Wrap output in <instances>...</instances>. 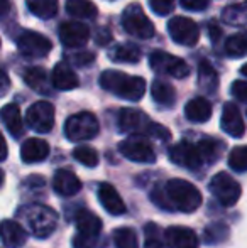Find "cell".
<instances>
[{"label": "cell", "instance_id": "obj_37", "mask_svg": "<svg viewBox=\"0 0 247 248\" xmlns=\"http://www.w3.org/2000/svg\"><path fill=\"white\" fill-rule=\"evenodd\" d=\"M146 233V248H163L166 243L165 236L161 235V230L154 223H148L144 228Z\"/></svg>", "mask_w": 247, "mask_h": 248}, {"label": "cell", "instance_id": "obj_21", "mask_svg": "<svg viewBox=\"0 0 247 248\" xmlns=\"http://www.w3.org/2000/svg\"><path fill=\"white\" fill-rule=\"evenodd\" d=\"M49 155V145L43 139H27L20 147V159L26 164H37Z\"/></svg>", "mask_w": 247, "mask_h": 248}, {"label": "cell", "instance_id": "obj_7", "mask_svg": "<svg viewBox=\"0 0 247 248\" xmlns=\"http://www.w3.org/2000/svg\"><path fill=\"white\" fill-rule=\"evenodd\" d=\"M208 187H210V193L224 206H234L242 194L241 184L232 176H229L227 172L215 174V176L212 177Z\"/></svg>", "mask_w": 247, "mask_h": 248}, {"label": "cell", "instance_id": "obj_23", "mask_svg": "<svg viewBox=\"0 0 247 248\" xmlns=\"http://www.w3.org/2000/svg\"><path fill=\"white\" fill-rule=\"evenodd\" d=\"M0 120L5 125V128L14 135V137H20L24 132V122L20 110L16 103H9L0 110Z\"/></svg>", "mask_w": 247, "mask_h": 248}, {"label": "cell", "instance_id": "obj_8", "mask_svg": "<svg viewBox=\"0 0 247 248\" xmlns=\"http://www.w3.org/2000/svg\"><path fill=\"white\" fill-rule=\"evenodd\" d=\"M149 64H151L152 71L161 73V75H168L173 78L183 79L190 75V68L181 58L169 54L165 51H154L149 56Z\"/></svg>", "mask_w": 247, "mask_h": 248}, {"label": "cell", "instance_id": "obj_33", "mask_svg": "<svg viewBox=\"0 0 247 248\" xmlns=\"http://www.w3.org/2000/svg\"><path fill=\"white\" fill-rule=\"evenodd\" d=\"M225 52L232 58L247 56V31H239L225 41Z\"/></svg>", "mask_w": 247, "mask_h": 248}, {"label": "cell", "instance_id": "obj_1", "mask_svg": "<svg viewBox=\"0 0 247 248\" xmlns=\"http://www.w3.org/2000/svg\"><path fill=\"white\" fill-rule=\"evenodd\" d=\"M100 86L105 92L129 101H139L146 93V81L141 76H131L122 71L107 69L100 75Z\"/></svg>", "mask_w": 247, "mask_h": 248}, {"label": "cell", "instance_id": "obj_10", "mask_svg": "<svg viewBox=\"0 0 247 248\" xmlns=\"http://www.w3.org/2000/svg\"><path fill=\"white\" fill-rule=\"evenodd\" d=\"M17 49L22 56L31 59L36 58H46L49 51L53 49V44L46 36L34 31H24L19 37H17Z\"/></svg>", "mask_w": 247, "mask_h": 248}, {"label": "cell", "instance_id": "obj_38", "mask_svg": "<svg viewBox=\"0 0 247 248\" xmlns=\"http://www.w3.org/2000/svg\"><path fill=\"white\" fill-rule=\"evenodd\" d=\"M229 236V228L224 223H212L207 230H205V242L214 245V243L224 242Z\"/></svg>", "mask_w": 247, "mask_h": 248}, {"label": "cell", "instance_id": "obj_27", "mask_svg": "<svg viewBox=\"0 0 247 248\" xmlns=\"http://www.w3.org/2000/svg\"><path fill=\"white\" fill-rule=\"evenodd\" d=\"M198 85L205 93H214L218 88V75L208 61L198 64Z\"/></svg>", "mask_w": 247, "mask_h": 248}, {"label": "cell", "instance_id": "obj_6", "mask_svg": "<svg viewBox=\"0 0 247 248\" xmlns=\"http://www.w3.org/2000/svg\"><path fill=\"white\" fill-rule=\"evenodd\" d=\"M122 26L131 36L139 39H151L154 36V24L148 19L141 5L132 3L122 12Z\"/></svg>", "mask_w": 247, "mask_h": 248}, {"label": "cell", "instance_id": "obj_41", "mask_svg": "<svg viewBox=\"0 0 247 248\" xmlns=\"http://www.w3.org/2000/svg\"><path fill=\"white\" fill-rule=\"evenodd\" d=\"M183 5V9L186 10H193V12H198V10H205L210 3V0H180Z\"/></svg>", "mask_w": 247, "mask_h": 248}, {"label": "cell", "instance_id": "obj_22", "mask_svg": "<svg viewBox=\"0 0 247 248\" xmlns=\"http://www.w3.org/2000/svg\"><path fill=\"white\" fill-rule=\"evenodd\" d=\"M51 83L60 92H69V90L78 88L80 79L66 62H58L53 69V75H51Z\"/></svg>", "mask_w": 247, "mask_h": 248}, {"label": "cell", "instance_id": "obj_20", "mask_svg": "<svg viewBox=\"0 0 247 248\" xmlns=\"http://www.w3.org/2000/svg\"><path fill=\"white\" fill-rule=\"evenodd\" d=\"M97 194H99L100 204H102L110 215L120 216L125 213V202L122 201L120 194L117 193V189L112 186V184H107V183L100 184Z\"/></svg>", "mask_w": 247, "mask_h": 248}, {"label": "cell", "instance_id": "obj_45", "mask_svg": "<svg viewBox=\"0 0 247 248\" xmlns=\"http://www.w3.org/2000/svg\"><path fill=\"white\" fill-rule=\"evenodd\" d=\"M80 58H75V62H78V64H85V62L92 61L95 56L92 54V52H83V54H78Z\"/></svg>", "mask_w": 247, "mask_h": 248}, {"label": "cell", "instance_id": "obj_32", "mask_svg": "<svg viewBox=\"0 0 247 248\" xmlns=\"http://www.w3.org/2000/svg\"><path fill=\"white\" fill-rule=\"evenodd\" d=\"M114 62H137L141 59V49L134 44H119L110 51Z\"/></svg>", "mask_w": 247, "mask_h": 248}, {"label": "cell", "instance_id": "obj_26", "mask_svg": "<svg viewBox=\"0 0 247 248\" xmlns=\"http://www.w3.org/2000/svg\"><path fill=\"white\" fill-rule=\"evenodd\" d=\"M151 96L161 107H173L176 101V93L169 83L161 81V79H154L151 85Z\"/></svg>", "mask_w": 247, "mask_h": 248}, {"label": "cell", "instance_id": "obj_46", "mask_svg": "<svg viewBox=\"0 0 247 248\" xmlns=\"http://www.w3.org/2000/svg\"><path fill=\"white\" fill-rule=\"evenodd\" d=\"M10 10V2L9 0H0V19L5 17Z\"/></svg>", "mask_w": 247, "mask_h": 248}, {"label": "cell", "instance_id": "obj_15", "mask_svg": "<svg viewBox=\"0 0 247 248\" xmlns=\"http://www.w3.org/2000/svg\"><path fill=\"white\" fill-rule=\"evenodd\" d=\"M220 127L225 134H229L234 139H241L246 132V124L242 120V115L239 108L234 103H225L222 110Z\"/></svg>", "mask_w": 247, "mask_h": 248}, {"label": "cell", "instance_id": "obj_28", "mask_svg": "<svg viewBox=\"0 0 247 248\" xmlns=\"http://www.w3.org/2000/svg\"><path fill=\"white\" fill-rule=\"evenodd\" d=\"M66 12L76 19H92L99 10L92 0H66Z\"/></svg>", "mask_w": 247, "mask_h": 248}, {"label": "cell", "instance_id": "obj_36", "mask_svg": "<svg viewBox=\"0 0 247 248\" xmlns=\"http://www.w3.org/2000/svg\"><path fill=\"white\" fill-rule=\"evenodd\" d=\"M229 167L235 172H246L247 170V145L232 149L229 154Z\"/></svg>", "mask_w": 247, "mask_h": 248}, {"label": "cell", "instance_id": "obj_25", "mask_svg": "<svg viewBox=\"0 0 247 248\" xmlns=\"http://www.w3.org/2000/svg\"><path fill=\"white\" fill-rule=\"evenodd\" d=\"M24 81L29 85V88H33L34 92L43 93V95H49L51 93V85L48 75L43 68H27L24 73Z\"/></svg>", "mask_w": 247, "mask_h": 248}, {"label": "cell", "instance_id": "obj_31", "mask_svg": "<svg viewBox=\"0 0 247 248\" xmlns=\"http://www.w3.org/2000/svg\"><path fill=\"white\" fill-rule=\"evenodd\" d=\"M27 9L39 19H51L58 12V0H27Z\"/></svg>", "mask_w": 247, "mask_h": 248}, {"label": "cell", "instance_id": "obj_24", "mask_svg": "<svg viewBox=\"0 0 247 248\" xmlns=\"http://www.w3.org/2000/svg\"><path fill=\"white\" fill-rule=\"evenodd\" d=\"M185 115L190 122L193 124H203V122H208L212 117V105L208 100L201 98H193L186 103L185 107Z\"/></svg>", "mask_w": 247, "mask_h": 248}, {"label": "cell", "instance_id": "obj_12", "mask_svg": "<svg viewBox=\"0 0 247 248\" xmlns=\"http://www.w3.org/2000/svg\"><path fill=\"white\" fill-rule=\"evenodd\" d=\"M169 159L178 166L185 167L190 170H198L201 166H205L203 157L200 154L197 144H191L188 140H181L178 144H175L169 149Z\"/></svg>", "mask_w": 247, "mask_h": 248}, {"label": "cell", "instance_id": "obj_9", "mask_svg": "<svg viewBox=\"0 0 247 248\" xmlns=\"http://www.w3.org/2000/svg\"><path fill=\"white\" fill-rule=\"evenodd\" d=\"M120 154L129 160L141 164H152L156 162V154L152 145L148 142L144 135H132L131 139H125L119 145Z\"/></svg>", "mask_w": 247, "mask_h": 248}, {"label": "cell", "instance_id": "obj_43", "mask_svg": "<svg viewBox=\"0 0 247 248\" xmlns=\"http://www.w3.org/2000/svg\"><path fill=\"white\" fill-rule=\"evenodd\" d=\"M10 90V79H9V75L0 68V96L7 95Z\"/></svg>", "mask_w": 247, "mask_h": 248}, {"label": "cell", "instance_id": "obj_13", "mask_svg": "<svg viewBox=\"0 0 247 248\" xmlns=\"http://www.w3.org/2000/svg\"><path fill=\"white\" fill-rule=\"evenodd\" d=\"M168 32L175 43L181 46H195L200 37L198 26L188 17H173L168 22Z\"/></svg>", "mask_w": 247, "mask_h": 248}, {"label": "cell", "instance_id": "obj_18", "mask_svg": "<svg viewBox=\"0 0 247 248\" xmlns=\"http://www.w3.org/2000/svg\"><path fill=\"white\" fill-rule=\"evenodd\" d=\"M166 245L171 248H197L198 236L193 230L185 226H169L165 232Z\"/></svg>", "mask_w": 247, "mask_h": 248}, {"label": "cell", "instance_id": "obj_49", "mask_svg": "<svg viewBox=\"0 0 247 248\" xmlns=\"http://www.w3.org/2000/svg\"><path fill=\"white\" fill-rule=\"evenodd\" d=\"M241 73H242V75H244V76H247V64L242 66V68H241Z\"/></svg>", "mask_w": 247, "mask_h": 248}, {"label": "cell", "instance_id": "obj_44", "mask_svg": "<svg viewBox=\"0 0 247 248\" xmlns=\"http://www.w3.org/2000/svg\"><path fill=\"white\" fill-rule=\"evenodd\" d=\"M7 154H9V150H7L5 139H3L2 132H0V162H2V160H5V159H7Z\"/></svg>", "mask_w": 247, "mask_h": 248}, {"label": "cell", "instance_id": "obj_39", "mask_svg": "<svg viewBox=\"0 0 247 248\" xmlns=\"http://www.w3.org/2000/svg\"><path fill=\"white\" fill-rule=\"evenodd\" d=\"M149 5L158 16H168L175 9V0H149Z\"/></svg>", "mask_w": 247, "mask_h": 248}, {"label": "cell", "instance_id": "obj_5", "mask_svg": "<svg viewBox=\"0 0 247 248\" xmlns=\"http://www.w3.org/2000/svg\"><path fill=\"white\" fill-rule=\"evenodd\" d=\"M100 130L99 120L90 111H80L66 120L65 124V135L71 142H83L97 137Z\"/></svg>", "mask_w": 247, "mask_h": 248}, {"label": "cell", "instance_id": "obj_30", "mask_svg": "<svg viewBox=\"0 0 247 248\" xmlns=\"http://www.w3.org/2000/svg\"><path fill=\"white\" fill-rule=\"evenodd\" d=\"M222 19L225 24H231V26H247V0L242 3L225 7L222 12Z\"/></svg>", "mask_w": 247, "mask_h": 248}, {"label": "cell", "instance_id": "obj_17", "mask_svg": "<svg viewBox=\"0 0 247 248\" xmlns=\"http://www.w3.org/2000/svg\"><path fill=\"white\" fill-rule=\"evenodd\" d=\"M53 189L60 196H75L82 189V181L71 169H58L53 177Z\"/></svg>", "mask_w": 247, "mask_h": 248}, {"label": "cell", "instance_id": "obj_19", "mask_svg": "<svg viewBox=\"0 0 247 248\" xmlns=\"http://www.w3.org/2000/svg\"><path fill=\"white\" fill-rule=\"evenodd\" d=\"M0 240L7 248H20L27 242V233L17 221L3 219L0 223Z\"/></svg>", "mask_w": 247, "mask_h": 248}, {"label": "cell", "instance_id": "obj_11", "mask_svg": "<svg viewBox=\"0 0 247 248\" xmlns=\"http://www.w3.org/2000/svg\"><path fill=\"white\" fill-rule=\"evenodd\" d=\"M26 122L29 128L37 134H48L54 127V107L49 101H37L31 105L26 113Z\"/></svg>", "mask_w": 247, "mask_h": 248}, {"label": "cell", "instance_id": "obj_3", "mask_svg": "<svg viewBox=\"0 0 247 248\" xmlns=\"http://www.w3.org/2000/svg\"><path fill=\"white\" fill-rule=\"evenodd\" d=\"M119 127L125 134L154 137L159 140H169L171 134L166 127L152 122L146 113L134 108H122L119 113Z\"/></svg>", "mask_w": 247, "mask_h": 248}, {"label": "cell", "instance_id": "obj_14", "mask_svg": "<svg viewBox=\"0 0 247 248\" xmlns=\"http://www.w3.org/2000/svg\"><path fill=\"white\" fill-rule=\"evenodd\" d=\"M75 225L76 235L85 236V238L99 240V235L102 232V219L97 215H93L88 209H78L75 213Z\"/></svg>", "mask_w": 247, "mask_h": 248}, {"label": "cell", "instance_id": "obj_16", "mask_svg": "<svg viewBox=\"0 0 247 248\" xmlns=\"http://www.w3.org/2000/svg\"><path fill=\"white\" fill-rule=\"evenodd\" d=\"M60 39L66 47L85 46L90 39V31L85 24L80 22H65L60 27Z\"/></svg>", "mask_w": 247, "mask_h": 248}, {"label": "cell", "instance_id": "obj_48", "mask_svg": "<svg viewBox=\"0 0 247 248\" xmlns=\"http://www.w3.org/2000/svg\"><path fill=\"white\" fill-rule=\"evenodd\" d=\"M3 181H5V174H3V170L0 169V186L3 184Z\"/></svg>", "mask_w": 247, "mask_h": 248}, {"label": "cell", "instance_id": "obj_4", "mask_svg": "<svg viewBox=\"0 0 247 248\" xmlns=\"http://www.w3.org/2000/svg\"><path fill=\"white\" fill-rule=\"evenodd\" d=\"M17 216L24 221L36 238H48L53 235L58 225V215L53 208L46 204H27L17 211Z\"/></svg>", "mask_w": 247, "mask_h": 248}, {"label": "cell", "instance_id": "obj_40", "mask_svg": "<svg viewBox=\"0 0 247 248\" xmlns=\"http://www.w3.org/2000/svg\"><path fill=\"white\" fill-rule=\"evenodd\" d=\"M231 92L239 101L247 103V81H234L232 83Z\"/></svg>", "mask_w": 247, "mask_h": 248}, {"label": "cell", "instance_id": "obj_35", "mask_svg": "<svg viewBox=\"0 0 247 248\" xmlns=\"http://www.w3.org/2000/svg\"><path fill=\"white\" fill-rule=\"evenodd\" d=\"M73 157L78 160L80 164H83L85 167H97L99 166V152L95 149L88 147V145H80L73 150Z\"/></svg>", "mask_w": 247, "mask_h": 248}, {"label": "cell", "instance_id": "obj_34", "mask_svg": "<svg viewBox=\"0 0 247 248\" xmlns=\"http://www.w3.org/2000/svg\"><path fill=\"white\" fill-rule=\"evenodd\" d=\"M112 238L117 248H139L137 235H135L134 230L129 228V226H122V228L114 230Z\"/></svg>", "mask_w": 247, "mask_h": 248}, {"label": "cell", "instance_id": "obj_29", "mask_svg": "<svg viewBox=\"0 0 247 248\" xmlns=\"http://www.w3.org/2000/svg\"><path fill=\"white\" fill-rule=\"evenodd\" d=\"M197 145H198V149H200V154H201V157H203L205 164L217 162L220 154L224 152V142L217 140V139L205 137V139H201Z\"/></svg>", "mask_w": 247, "mask_h": 248}, {"label": "cell", "instance_id": "obj_2", "mask_svg": "<svg viewBox=\"0 0 247 248\" xmlns=\"http://www.w3.org/2000/svg\"><path fill=\"white\" fill-rule=\"evenodd\" d=\"M168 201V211L193 213L201 206V193L186 179H169L163 187Z\"/></svg>", "mask_w": 247, "mask_h": 248}, {"label": "cell", "instance_id": "obj_47", "mask_svg": "<svg viewBox=\"0 0 247 248\" xmlns=\"http://www.w3.org/2000/svg\"><path fill=\"white\" fill-rule=\"evenodd\" d=\"M210 36H212V41H217L220 37V29H218L215 24H210Z\"/></svg>", "mask_w": 247, "mask_h": 248}, {"label": "cell", "instance_id": "obj_42", "mask_svg": "<svg viewBox=\"0 0 247 248\" xmlns=\"http://www.w3.org/2000/svg\"><path fill=\"white\" fill-rule=\"evenodd\" d=\"M97 243H99V240L85 238V236L75 235V236H73L71 245H73V248H95Z\"/></svg>", "mask_w": 247, "mask_h": 248}]
</instances>
